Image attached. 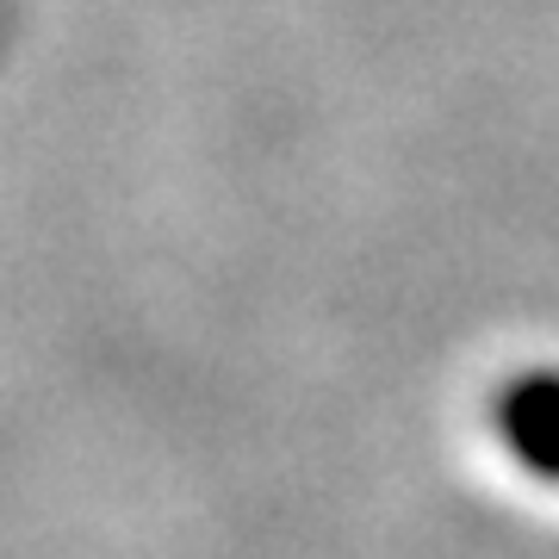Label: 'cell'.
Returning <instances> with one entry per match:
<instances>
[{"label":"cell","mask_w":559,"mask_h":559,"mask_svg":"<svg viewBox=\"0 0 559 559\" xmlns=\"http://www.w3.org/2000/svg\"><path fill=\"white\" fill-rule=\"evenodd\" d=\"M491 429L516 473L559 491V367H528L516 380H503L491 404Z\"/></svg>","instance_id":"6da1fadb"}]
</instances>
